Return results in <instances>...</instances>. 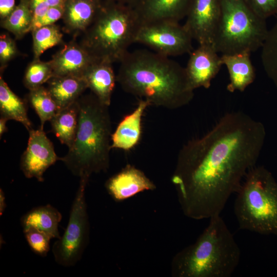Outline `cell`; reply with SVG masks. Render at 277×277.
Returning <instances> with one entry per match:
<instances>
[{"instance_id":"cell-1","label":"cell","mask_w":277,"mask_h":277,"mask_svg":"<svg viewBox=\"0 0 277 277\" xmlns=\"http://www.w3.org/2000/svg\"><path fill=\"white\" fill-rule=\"evenodd\" d=\"M266 136L262 123L235 111L185 143L171 177L184 214L196 220L220 215L255 166Z\"/></svg>"},{"instance_id":"cell-2","label":"cell","mask_w":277,"mask_h":277,"mask_svg":"<svg viewBox=\"0 0 277 277\" xmlns=\"http://www.w3.org/2000/svg\"><path fill=\"white\" fill-rule=\"evenodd\" d=\"M116 81L126 92L158 107L174 110L193 99L185 67L147 50L128 52L120 62Z\"/></svg>"},{"instance_id":"cell-3","label":"cell","mask_w":277,"mask_h":277,"mask_svg":"<svg viewBox=\"0 0 277 277\" xmlns=\"http://www.w3.org/2000/svg\"><path fill=\"white\" fill-rule=\"evenodd\" d=\"M77 131L68 153L60 157L75 176L90 177L109 167L112 128L109 106L94 94L82 96Z\"/></svg>"},{"instance_id":"cell-4","label":"cell","mask_w":277,"mask_h":277,"mask_svg":"<svg viewBox=\"0 0 277 277\" xmlns=\"http://www.w3.org/2000/svg\"><path fill=\"white\" fill-rule=\"evenodd\" d=\"M241 252L221 214L209 222L195 242L179 251L171 263L174 277H230Z\"/></svg>"},{"instance_id":"cell-5","label":"cell","mask_w":277,"mask_h":277,"mask_svg":"<svg viewBox=\"0 0 277 277\" xmlns=\"http://www.w3.org/2000/svg\"><path fill=\"white\" fill-rule=\"evenodd\" d=\"M141 25L133 8L108 1L86 30L83 46L96 59L120 62L135 43Z\"/></svg>"},{"instance_id":"cell-6","label":"cell","mask_w":277,"mask_h":277,"mask_svg":"<svg viewBox=\"0 0 277 277\" xmlns=\"http://www.w3.org/2000/svg\"><path fill=\"white\" fill-rule=\"evenodd\" d=\"M236 193L234 212L239 228L277 236V181L272 173L254 166Z\"/></svg>"},{"instance_id":"cell-7","label":"cell","mask_w":277,"mask_h":277,"mask_svg":"<svg viewBox=\"0 0 277 277\" xmlns=\"http://www.w3.org/2000/svg\"><path fill=\"white\" fill-rule=\"evenodd\" d=\"M266 19L245 0H221V15L213 46L218 53H250L261 48L268 34Z\"/></svg>"},{"instance_id":"cell-8","label":"cell","mask_w":277,"mask_h":277,"mask_svg":"<svg viewBox=\"0 0 277 277\" xmlns=\"http://www.w3.org/2000/svg\"><path fill=\"white\" fill-rule=\"evenodd\" d=\"M89 179L80 177L66 228L52 245L54 260L63 267L74 266L81 259L89 242L90 225L85 196Z\"/></svg>"},{"instance_id":"cell-9","label":"cell","mask_w":277,"mask_h":277,"mask_svg":"<svg viewBox=\"0 0 277 277\" xmlns=\"http://www.w3.org/2000/svg\"><path fill=\"white\" fill-rule=\"evenodd\" d=\"M193 38L179 23L160 22L141 24L135 43L144 45L159 54L170 56L190 54Z\"/></svg>"},{"instance_id":"cell-10","label":"cell","mask_w":277,"mask_h":277,"mask_svg":"<svg viewBox=\"0 0 277 277\" xmlns=\"http://www.w3.org/2000/svg\"><path fill=\"white\" fill-rule=\"evenodd\" d=\"M29 134L27 147L21 159L20 168L26 177H34L42 182L46 170L60 157L57 156L53 143L44 129L32 128Z\"/></svg>"},{"instance_id":"cell-11","label":"cell","mask_w":277,"mask_h":277,"mask_svg":"<svg viewBox=\"0 0 277 277\" xmlns=\"http://www.w3.org/2000/svg\"><path fill=\"white\" fill-rule=\"evenodd\" d=\"M221 15V0H192L183 25L199 45H213Z\"/></svg>"},{"instance_id":"cell-12","label":"cell","mask_w":277,"mask_h":277,"mask_svg":"<svg viewBox=\"0 0 277 277\" xmlns=\"http://www.w3.org/2000/svg\"><path fill=\"white\" fill-rule=\"evenodd\" d=\"M212 44H202L189 54L186 75L191 88L210 87L212 80L223 65L221 56Z\"/></svg>"},{"instance_id":"cell-13","label":"cell","mask_w":277,"mask_h":277,"mask_svg":"<svg viewBox=\"0 0 277 277\" xmlns=\"http://www.w3.org/2000/svg\"><path fill=\"white\" fill-rule=\"evenodd\" d=\"M105 186L116 202H122L140 192L156 189L155 184L143 171L130 164L108 179Z\"/></svg>"},{"instance_id":"cell-14","label":"cell","mask_w":277,"mask_h":277,"mask_svg":"<svg viewBox=\"0 0 277 277\" xmlns=\"http://www.w3.org/2000/svg\"><path fill=\"white\" fill-rule=\"evenodd\" d=\"M192 0H142L134 8L141 24L179 23L186 18Z\"/></svg>"},{"instance_id":"cell-15","label":"cell","mask_w":277,"mask_h":277,"mask_svg":"<svg viewBox=\"0 0 277 277\" xmlns=\"http://www.w3.org/2000/svg\"><path fill=\"white\" fill-rule=\"evenodd\" d=\"M96 60L83 46L72 44L66 46L49 62L53 76L83 77L87 69Z\"/></svg>"},{"instance_id":"cell-16","label":"cell","mask_w":277,"mask_h":277,"mask_svg":"<svg viewBox=\"0 0 277 277\" xmlns=\"http://www.w3.org/2000/svg\"><path fill=\"white\" fill-rule=\"evenodd\" d=\"M149 103L140 99L134 110L120 121L111 136V147L129 151L139 143L142 132V118Z\"/></svg>"},{"instance_id":"cell-17","label":"cell","mask_w":277,"mask_h":277,"mask_svg":"<svg viewBox=\"0 0 277 277\" xmlns=\"http://www.w3.org/2000/svg\"><path fill=\"white\" fill-rule=\"evenodd\" d=\"M112 64L108 61L97 59L89 66L83 76L88 88L101 102L108 106L110 105L116 81Z\"/></svg>"},{"instance_id":"cell-18","label":"cell","mask_w":277,"mask_h":277,"mask_svg":"<svg viewBox=\"0 0 277 277\" xmlns=\"http://www.w3.org/2000/svg\"><path fill=\"white\" fill-rule=\"evenodd\" d=\"M250 54L248 51H244L221 55L223 64L226 66L229 75V83L227 86L229 92H243L254 82L255 72Z\"/></svg>"},{"instance_id":"cell-19","label":"cell","mask_w":277,"mask_h":277,"mask_svg":"<svg viewBox=\"0 0 277 277\" xmlns=\"http://www.w3.org/2000/svg\"><path fill=\"white\" fill-rule=\"evenodd\" d=\"M47 89L59 111L76 102L88 88L83 77L53 76L48 82Z\"/></svg>"},{"instance_id":"cell-20","label":"cell","mask_w":277,"mask_h":277,"mask_svg":"<svg viewBox=\"0 0 277 277\" xmlns=\"http://www.w3.org/2000/svg\"><path fill=\"white\" fill-rule=\"evenodd\" d=\"M62 215L51 205L47 204L34 207L24 214L21 219L23 230L30 227L36 228L48 235L51 239L61 238L58 224Z\"/></svg>"},{"instance_id":"cell-21","label":"cell","mask_w":277,"mask_h":277,"mask_svg":"<svg viewBox=\"0 0 277 277\" xmlns=\"http://www.w3.org/2000/svg\"><path fill=\"white\" fill-rule=\"evenodd\" d=\"M27 111V103L17 96L1 77V116L22 123L29 131L32 129V124L28 116Z\"/></svg>"},{"instance_id":"cell-22","label":"cell","mask_w":277,"mask_h":277,"mask_svg":"<svg viewBox=\"0 0 277 277\" xmlns=\"http://www.w3.org/2000/svg\"><path fill=\"white\" fill-rule=\"evenodd\" d=\"M79 106L77 101L60 110L49 121L51 131L61 143L68 146L72 145L78 125Z\"/></svg>"},{"instance_id":"cell-23","label":"cell","mask_w":277,"mask_h":277,"mask_svg":"<svg viewBox=\"0 0 277 277\" xmlns=\"http://www.w3.org/2000/svg\"><path fill=\"white\" fill-rule=\"evenodd\" d=\"M101 5L100 0H73L67 6L65 23L72 30H86L94 21Z\"/></svg>"},{"instance_id":"cell-24","label":"cell","mask_w":277,"mask_h":277,"mask_svg":"<svg viewBox=\"0 0 277 277\" xmlns=\"http://www.w3.org/2000/svg\"><path fill=\"white\" fill-rule=\"evenodd\" d=\"M27 102L38 116L41 128L46 121H50L59 109L47 88L43 86L30 90Z\"/></svg>"},{"instance_id":"cell-25","label":"cell","mask_w":277,"mask_h":277,"mask_svg":"<svg viewBox=\"0 0 277 277\" xmlns=\"http://www.w3.org/2000/svg\"><path fill=\"white\" fill-rule=\"evenodd\" d=\"M261 57L265 73L277 88V18L261 47Z\"/></svg>"},{"instance_id":"cell-26","label":"cell","mask_w":277,"mask_h":277,"mask_svg":"<svg viewBox=\"0 0 277 277\" xmlns=\"http://www.w3.org/2000/svg\"><path fill=\"white\" fill-rule=\"evenodd\" d=\"M32 13L27 2L23 1L5 19L3 26L17 37L31 30Z\"/></svg>"},{"instance_id":"cell-27","label":"cell","mask_w":277,"mask_h":277,"mask_svg":"<svg viewBox=\"0 0 277 277\" xmlns=\"http://www.w3.org/2000/svg\"><path fill=\"white\" fill-rule=\"evenodd\" d=\"M34 57L38 58L46 50L60 44L63 34L56 25L42 27L32 31Z\"/></svg>"},{"instance_id":"cell-28","label":"cell","mask_w":277,"mask_h":277,"mask_svg":"<svg viewBox=\"0 0 277 277\" xmlns=\"http://www.w3.org/2000/svg\"><path fill=\"white\" fill-rule=\"evenodd\" d=\"M53 76L49 62L35 60L27 67L24 77V83L30 90L42 86Z\"/></svg>"},{"instance_id":"cell-29","label":"cell","mask_w":277,"mask_h":277,"mask_svg":"<svg viewBox=\"0 0 277 277\" xmlns=\"http://www.w3.org/2000/svg\"><path fill=\"white\" fill-rule=\"evenodd\" d=\"M23 232L29 246L35 253L41 256L47 255L51 239L48 235L33 227L23 230Z\"/></svg>"},{"instance_id":"cell-30","label":"cell","mask_w":277,"mask_h":277,"mask_svg":"<svg viewBox=\"0 0 277 277\" xmlns=\"http://www.w3.org/2000/svg\"><path fill=\"white\" fill-rule=\"evenodd\" d=\"M250 9L259 17L266 19L277 15V0H245Z\"/></svg>"},{"instance_id":"cell-31","label":"cell","mask_w":277,"mask_h":277,"mask_svg":"<svg viewBox=\"0 0 277 277\" xmlns=\"http://www.w3.org/2000/svg\"><path fill=\"white\" fill-rule=\"evenodd\" d=\"M16 48L13 41L7 34L0 37V60L2 64L11 60L16 53Z\"/></svg>"},{"instance_id":"cell-32","label":"cell","mask_w":277,"mask_h":277,"mask_svg":"<svg viewBox=\"0 0 277 277\" xmlns=\"http://www.w3.org/2000/svg\"><path fill=\"white\" fill-rule=\"evenodd\" d=\"M63 10L62 6L50 7L44 15L32 26L31 31L42 27L53 25L62 17Z\"/></svg>"},{"instance_id":"cell-33","label":"cell","mask_w":277,"mask_h":277,"mask_svg":"<svg viewBox=\"0 0 277 277\" xmlns=\"http://www.w3.org/2000/svg\"><path fill=\"white\" fill-rule=\"evenodd\" d=\"M31 7L33 26L44 15L50 6L46 0H31Z\"/></svg>"},{"instance_id":"cell-34","label":"cell","mask_w":277,"mask_h":277,"mask_svg":"<svg viewBox=\"0 0 277 277\" xmlns=\"http://www.w3.org/2000/svg\"><path fill=\"white\" fill-rule=\"evenodd\" d=\"M15 0H0V15L6 18L14 9Z\"/></svg>"},{"instance_id":"cell-35","label":"cell","mask_w":277,"mask_h":277,"mask_svg":"<svg viewBox=\"0 0 277 277\" xmlns=\"http://www.w3.org/2000/svg\"><path fill=\"white\" fill-rule=\"evenodd\" d=\"M142 0H108V1L114 2L125 5L129 6L134 8Z\"/></svg>"},{"instance_id":"cell-36","label":"cell","mask_w":277,"mask_h":277,"mask_svg":"<svg viewBox=\"0 0 277 277\" xmlns=\"http://www.w3.org/2000/svg\"><path fill=\"white\" fill-rule=\"evenodd\" d=\"M7 206L5 193L2 188L0 189V215L2 216Z\"/></svg>"},{"instance_id":"cell-37","label":"cell","mask_w":277,"mask_h":277,"mask_svg":"<svg viewBox=\"0 0 277 277\" xmlns=\"http://www.w3.org/2000/svg\"><path fill=\"white\" fill-rule=\"evenodd\" d=\"M8 120L5 117L1 116L0 117V136L2 135L7 131L6 123Z\"/></svg>"},{"instance_id":"cell-38","label":"cell","mask_w":277,"mask_h":277,"mask_svg":"<svg viewBox=\"0 0 277 277\" xmlns=\"http://www.w3.org/2000/svg\"><path fill=\"white\" fill-rule=\"evenodd\" d=\"M50 7H59L62 6L63 0H46Z\"/></svg>"}]
</instances>
